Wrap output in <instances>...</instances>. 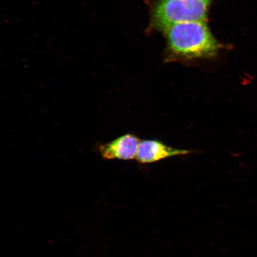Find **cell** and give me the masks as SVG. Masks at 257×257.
I'll return each mask as SVG.
<instances>
[{
    "label": "cell",
    "instance_id": "obj_1",
    "mask_svg": "<svg viewBox=\"0 0 257 257\" xmlns=\"http://www.w3.org/2000/svg\"><path fill=\"white\" fill-rule=\"evenodd\" d=\"M163 34L166 40L167 62L211 59L224 48V45L212 34L207 21L176 24Z\"/></svg>",
    "mask_w": 257,
    "mask_h": 257
},
{
    "label": "cell",
    "instance_id": "obj_2",
    "mask_svg": "<svg viewBox=\"0 0 257 257\" xmlns=\"http://www.w3.org/2000/svg\"><path fill=\"white\" fill-rule=\"evenodd\" d=\"M213 0H153L150 5L149 32H164L184 22L207 21Z\"/></svg>",
    "mask_w": 257,
    "mask_h": 257
},
{
    "label": "cell",
    "instance_id": "obj_3",
    "mask_svg": "<svg viewBox=\"0 0 257 257\" xmlns=\"http://www.w3.org/2000/svg\"><path fill=\"white\" fill-rule=\"evenodd\" d=\"M191 151L175 149L157 140L141 141L137 150L136 159L143 164H149L175 156H184Z\"/></svg>",
    "mask_w": 257,
    "mask_h": 257
},
{
    "label": "cell",
    "instance_id": "obj_4",
    "mask_svg": "<svg viewBox=\"0 0 257 257\" xmlns=\"http://www.w3.org/2000/svg\"><path fill=\"white\" fill-rule=\"evenodd\" d=\"M140 142L137 137L127 134L101 145L99 147V153L105 160H133L136 159Z\"/></svg>",
    "mask_w": 257,
    "mask_h": 257
}]
</instances>
